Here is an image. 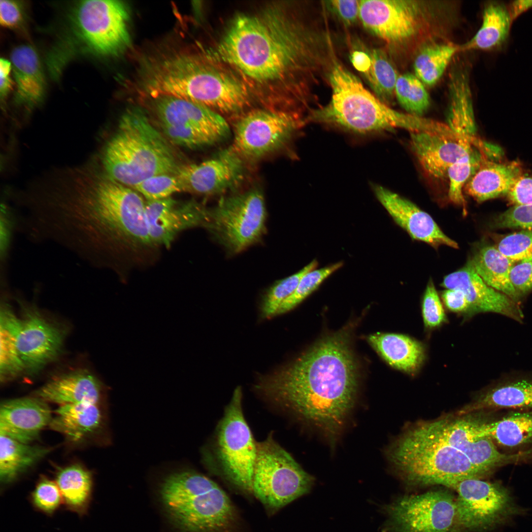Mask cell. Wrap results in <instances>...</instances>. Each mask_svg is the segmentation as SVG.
Returning a JSON list of instances; mask_svg holds the SVG:
<instances>
[{"label": "cell", "instance_id": "obj_40", "mask_svg": "<svg viewBox=\"0 0 532 532\" xmlns=\"http://www.w3.org/2000/svg\"><path fill=\"white\" fill-rule=\"evenodd\" d=\"M458 52L459 45L453 43H432L425 46L419 50L414 60V74L424 84L434 85Z\"/></svg>", "mask_w": 532, "mask_h": 532}, {"label": "cell", "instance_id": "obj_22", "mask_svg": "<svg viewBox=\"0 0 532 532\" xmlns=\"http://www.w3.org/2000/svg\"><path fill=\"white\" fill-rule=\"evenodd\" d=\"M153 99L156 113L163 124L192 128L213 143L224 139L230 133L229 125L224 118L208 107L170 96Z\"/></svg>", "mask_w": 532, "mask_h": 532}, {"label": "cell", "instance_id": "obj_36", "mask_svg": "<svg viewBox=\"0 0 532 532\" xmlns=\"http://www.w3.org/2000/svg\"><path fill=\"white\" fill-rule=\"evenodd\" d=\"M469 262L488 285L516 302L518 301L520 295L512 285L510 277L515 262L492 245H485L479 249Z\"/></svg>", "mask_w": 532, "mask_h": 532}, {"label": "cell", "instance_id": "obj_30", "mask_svg": "<svg viewBox=\"0 0 532 532\" xmlns=\"http://www.w3.org/2000/svg\"><path fill=\"white\" fill-rule=\"evenodd\" d=\"M478 432L501 447L532 454L524 450L532 452V410L511 411L492 421L483 420Z\"/></svg>", "mask_w": 532, "mask_h": 532}, {"label": "cell", "instance_id": "obj_27", "mask_svg": "<svg viewBox=\"0 0 532 532\" xmlns=\"http://www.w3.org/2000/svg\"><path fill=\"white\" fill-rule=\"evenodd\" d=\"M102 388L86 370H77L52 379L35 391V396L60 405L79 403L99 404Z\"/></svg>", "mask_w": 532, "mask_h": 532}, {"label": "cell", "instance_id": "obj_35", "mask_svg": "<svg viewBox=\"0 0 532 532\" xmlns=\"http://www.w3.org/2000/svg\"><path fill=\"white\" fill-rule=\"evenodd\" d=\"M10 59L17 98L29 104L38 102L43 96L45 82L36 52L29 45H20L12 50Z\"/></svg>", "mask_w": 532, "mask_h": 532}, {"label": "cell", "instance_id": "obj_28", "mask_svg": "<svg viewBox=\"0 0 532 532\" xmlns=\"http://www.w3.org/2000/svg\"><path fill=\"white\" fill-rule=\"evenodd\" d=\"M448 125L456 133L478 148L483 142L475 136L471 90L469 74L465 68L453 69L449 82Z\"/></svg>", "mask_w": 532, "mask_h": 532}, {"label": "cell", "instance_id": "obj_9", "mask_svg": "<svg viewBox=\"0 0 532 532\" xmlns=\"http://www.w3.org/2000/svg\"><path fill=\"white\" fill-rule=\"evenodd\" d=\"M446 5L437 1L361 0L359 18L371 33L409 53L441 35Z\"/></svg>", "mask_w": 532, "mask_h": 532}, {"label": "cell", "instance_id": "obj_8", "mask_svg": "<svg viewBox=\"0 0 532 532\" xmlns=\"http://www.w3.org/2000/svg\"><path fill=\"white\" fill-rule=\"evenodd\" d=\"M169 519L181 532H230L237 520L236 509L214 481L193 470L167 476L160 488Z\"/></svg>", "mask_w": 532, "mask_h": 532}, {"label": "cell", "instance_id": "obj_11", "mask_svg": "<svg viewBox=\"0 0 532 532\" xmlns=\"http://www.w3.org/2000/svg\"><path fill=\"white\" fill-rule=\"evenodd\" d=\"M252 494L274 512L307 494L314 478L272 438L257 442Z\"/></svg>", "mask_w": 532, "mask_h": 532}, {"label": "cell", "instance_id": "obj_24", "mask_svg": "<svg viewBox=\"0 0 532 532\" xmlns=\"http://www.w3.org/2000/svg\"><path fill=\"white\" fill-rule=\"evenodd\" d=\"M52 419L46 401L37 397L7 400L0 405V433L30 444Z\"/></svg>", "mask_w": 532, "mask_h": 532}, {"label": "cell", "instance_id": "obj_42", "mask_svg": "<svg viewBox=\"0 0 532 532\" xmlns=\"http://www.w3.org/2000/svg\"><path fill=\"white\" fill-rule=\"evenodd\" d=\"M485 159L477 150H474L454 163L448 169L447 176L449 180L448 198L453 203L462 205L466 212L463 191L469 178Z\"/></svg>", "mask_w": 532, "mask_h": 532}, {"label": "cell", "instance_id": "obj_47", "mask_svg": "<svg viewBox=\"0 0 532 532\" xmlns=\"http://www.w3.org/2000/svg\"><path fill=\"white\" fill-rule=\"evenodd\" d=\"M496 247L515 262L532 259V230L509 234L500 239Z\"/></svg>", "mask_w": 532, "mask_h": 532}, {"label": "cell", "instance_id": "obj_38", "mask_svg": "<svg viewBox=\"0 0 532 532\" xmlns=\"http://www.w3.org/2000/svg\"><path fill=\"white\" fill-rule=\"evenodd\" d=\"M50 451L42 446L31 445L0 435V481L3 487L14 482Z\"/></svg>", "mask_w": 532, "mask_h": 532}, {"label": "cell", "instance_id": "obj_49", "mask_svg": "<svg viewBox=\"0 0 532 532\" xmlns=\"http://www.w3.org/2000/svg\"><path fill=\"white\" fill-rule=\"evenodd\" d=\"M494 225L497 228L532 230V204L513 206L498 216Z\"/></svg>", "mask_w": 532, "mask_h": 532}, {"label": "cell", "instance_id": "obj_33", "mask_svg": "<svg viewBox=\"0 0 532 532\" xmlns=\"http://www.w3.org/2000/svg\"><path fill=\"white\" fill-rule=\"evenodd\" d=\"M512 23L508 7L504 4L488 2L483 9L481 27L469 40L459 45V51L501 49L507 42Z\"/></svg>", "mask_w": 532, "mask_h": 532}, {"label": "cell", "instance_id": "obj_45", "mask_svg": "<svg viewBox=\"0 0 532 532\" xmlns=\"http://www.w3.org/2000/svg\"><path fill=\"white\" fill-rule=\"evenodd\" d=\"M32 507L39 512L52 517L63 505L59 488L54 482L46 477H41L29 497Z\"/></svg>", "mask_w": 532, "mask_h": 532}, {"label": "cell", "instance_id": "obj_56", "mask_svg": "<svg viewBox=\"0 0 532 532\" xmlns=\"http://www.w3.org/2000/svg\"><path fill=\"white\" fill-rule=\"evenodd\" d=\"M11 70V62L1 58L0 60V92L1 97H4L11 89L12 82L10 75Z\"/></svg>", "mask_w": 532, "mask_h": 532}, {"label": "cell", "instance_id": "obj_46", "mask_svg": "<svg viewBox=\"0 0 532 532\" xmlns=\"http://www.w3.org/2000/svg\"><path fill=\"white\" fill-rule=\"evenodd\" d=\"M133 189L141 194L147 201L168 198L174 193L183 191L175 174H164L151 177Z\"/></svg>", "mask_w": 532, "mask_h": 532}, {"label": "cell", "instance_id": "obj_4", "mask_svg": "<svg viewBox=\"0 0 532 532\" xmlns=\"http://www.w3.org/2000/svg\"><path fill=\"white\" fill-rule=\"evenodd\" d=\"M142 91L150 97L170 96L198 103L217 112H240L249 94L235 76L199 54L177 51L151 61L141 77Z\"/></svg>", "mask_w": 532, "mask_h": 532}, {"label": "cell", "instance_id": "obj_16", "mask_svg": "<svg viewBox=\"0 0 532 532\" xmlns=\"http://www.w3.org/2000/svg\"><path fill=\"white\" fill-rule=\"evenodd\" d=\"M385 510L390 532H453L457 528L456 498L447 491L405 496Z\"/></svg>", "mask_w": 532, "mask_h": 532}, {"label": "cell", "instance_id": "obj_55", "mask_svg": "<svg viewBox=\"0 0 532 532\" xmlns=\"http://www.w3.org/2000/svg\"><path fill=\"white\" fill-rule=\"evenodd\" d=\"M446 307L451 311L465 312L469 311V304L465 295L457 289H446L441 295Z\"/></svg>", "mask_w": 532, "mask_h": 532}, {"label": "cell", "instance_id": "obj_44", "mask_svg": "<svg viewBox=\"0 0 532 532\" xmlns=\"http://www.w3.org/2000/svg\"><path fill=\"white\" fill-rule=\"evenodd\" d=\"M342 265V262H339L321 268L313 269L305 274L294 292L281 304L276 316L294 308Z\"/></svg>", "mask_w": 532, "mask_h": 532}, {"label": "cell", "instance_id": "obj_7", "mask_svg": "<svg viewBox=\"0 0 532 532\" xmlns=\"http://www.w3.org/2000/svg\"><path fill=\"white\" fill-rule=\"evenodd\" d=\"M387 457L407 481L419 485H442L484 475L462 452L440 435L432 421L405 430L390 446Z\"/></svg>", "mask_w": 532, "mask_h": 532}, {"label": "cell", "instance_id": "obj_50", "mask_svg": "<svg viewBox=\"0 0 532 532\" xmlns=\"http://www.w3.org/2000/svg\"><path fill=\"white\" fill-rule=\"evenodd\" d=\"M162 127L167 137L180 146L195 148L213 143L203 134L192 128L163 124Z\"/></svg>", "mask_w": 532, "mask_h": 532}, {"label": "cell", "instance_id": "obj_5", "mask_svg": "<svg viewBox=\"0 0 532 532\" xmlns=\"http://www.w3.org/2000/svg\"><path fill=\"white\" fill-rule=\"evenodd\" d=\"M330 102L310 111L307 122L337 126L360 133L402 128L435 133L437 121L397 111L373 95L360 79L337 61L329 77Z\"/></svg>", "mask_w": 532, "mask_h": 532}, {"label": "cell", "instance_id": "obj_21", "mask_svg": "<svg viewBox=\"0 0 532 532\" xmlns=\"http://www.w3.org/2000/svg\"><path fill=\"white\" fill-rule=\"evenodd\" d=\"M441 286L446 289L461 291L469 303L471 315L493 312L523 322L524 314L517 302L488 285L469 261L463 268L445 276Z\"/></svg>", "mask_w": 532, "mask_h": 532}, {"label": "cell", "instance_id": "obj_1", "mask_svg": "<svg viewBox=\"0 0 532 532\" xmlns=\"http://www.w3.org/2000/svg\"><path fill=\"white\" fill-rule=\"evenodd\" d=\"M213 55L256 82L290 80L306 99L337 61L327 31L272 6L237 14Z\"/></svg>", "mask_w": 532, "mask_h": 532}, {"label": "cell", "instance_id": "obj_37", "mask_svg": "<svg viewBox=\"0 0 532 532\" xmlns=\"http://www.w3.org/2000/svg\"><path fill=\"white\" fill-rule=\"evenodd\" d=\"M56 483L61 492L63 505L80 517L86 515L92 502L93 479L91 473L81 466L71 465L60 469Z\"/></svg>", "mask_w": 532, "mask_h": 532}, {"label": "cell", "instance_id": "obj_57", "mask_svg": "<svg viewBox=\"0 0 532 532\" xmlns=\"http://www.w3.org/2000/svg\"><path fill=\"white\" fill-rule=\"evenodd\" d=\"M532 8V0H515L508 8L512 22L521 14Z\"/></svg>", "mask_w": 532, "mask_h": 532}, {"label": "cell", "instance_id": "obj_18", "mask_svg": "<svg viewBox=\"0 0 532 532\" xmlns=\"http://www.w3.org/2000/svg\"><path fill=\"white\" fill-rule=\"evenodd\" d=\"M245 165V162L230 146L210 159L179 166L175 175L183 191L215 195L240 183L244 177Z\"/></svg>", "mask_w": 532, "mask_h": 532}, {"label": "cell", "instance_id": "obj_25", "mask_svg": "<svg viewBox=\"0 0 532 532\" xmlns=\"http://www.w3.org/2000/svg\"><path fill=\"white\" fill-rule=\"evenodd\" d=\"M410 145L423 170L436 179L447 176L454 163L474 151L466 140L430 132L410 133Z\"/></svg>", "mask_w": 532, "mask_h": 532}, {"label": "cell", "instance_id": "obj_31", "mask_svg": "<svg viewBox=\"0 0 532 532\" xmlns=\"http://www.w3.org/2000/svg\"><path fill=\"white\" fill-rule=\"evenodd\" d=\"M351 59L376 96L386 104L391 102L399 75L386 53L379 48L361 49L352 53Z\"/></svg>", "mask_w": 532, "mask_h": 532}, {"label": "cell", "instance_id": "obj_52", "mask_svg": "<svg viewBox=\"0 0 532 532\" xmlns=\"http://www.w3.org/2000/svg\"><path fill=\"white\" fill-rule=\"evenodd\" d=\"M327 2L331 10L347 25L354 23L359 18L360 0H333Z\"/></svg>", "mask_w": 532, "mask_h": 532}, {"label": "cell", "instance_id": "obj_34", "mask_svg": "<svg viewBox=\"0 0 532 532\" xmlns=\"http://www.w3.org/2000/svg\"><path fill=\"white\" fill-rule=\"evenodd\" d=\"M55 413L50 427L73 442H78L96 432L103 419L101 410L97 403L60 405Z\"/></svg>", "mask_w": 532, "mask_h": 532}, {"label": "cell", "instance_id": "obj_54", "mask_svg": "<svg viewBox=\"0 0 532 532\" xmlns=\"http://www.w3.org/2000/svg\"><path fill=\"white\" fill-rule=\"evenodd\" d=\"M23 12L21 5L16 1L0 0V23L7 28H15L22 22Z\"/></svg>", "mask_w": 532, "mask_h": 532}, {"label": "cell", "instance_id": "obj_29", "mask_svg": "<svg viewBox=\"0 0 532 532\" xmlns=\"http://www.w3.org/2000/svg\"><path fill=\"white\" fill-rule=\"evenodd\" d=\"M516 162L496 163L484 159L465 187L466 193L478 202L507 195L522 174Z\"/></svg>", "mask_w": 532, "mask_h": 532}, {"label": "cell", "instance_id": "obj_53", "mask_svg": "<svg viewBox=\"0 0 532 532\" xmlns=\"http://www.w3.org/2000/svg\"><path fill=\"white\" fill-rule=\"evenodd\" d=\"M507 196L515 205L532 204V175L522 174Z\"/></svg>", "mask_w": 532, "mask_h": 532}, {"label": "cell", "instance_id": "obj_41", "mask_svg": "<svg viewBox=\"0 0 532 532\" xmlns=\"http://www.w3.org/2000/svg\"><path fill=\"white\" fill-rule=\"evenodd\" d=\"M424 84L414 74L399 75L395 94L397 99L408 114L422 116L429 107L430 99Z\"/></svg>", "mask_w": 532, "mask_h": 532}, {"label": "cell", "instance_id": "obj_19", "mask_svg": "<svg viewBox=\"0 0 532 532\" xmlns=\"http://www.w3.org/2000/svg\"><path fill=\"white\" fill-rule=\"evenodd\" d=\"M145 214L149 238L155 247L168 248L179 233L197 227L206 228L209 209L194 201L180 204L171 197L147 201Z\"/></svg>", "mask_w": 532, "mask_h": 532}, {"label": "cell", "instance_id": "obj_39", "mask_svg": "<svg viewBox=\"0 0 532 532\" xmlns=\"http://www.w3.org/2000/svg\"><path fill=\"white\" fill-rule=\"evenodd\" d=\"M21 325L11 309L4 306L0 315V376L5 382L15 377L25 369L17 347V338Z\"/></svg>", "mask_w": 532, "mask_h": 532}, {"label": "cell", "instance_id": "obj_3", "mask_svg": "<svg viewBox=\"0 0 532 532\" xmlns=\"http://www.w3.org/2000/svg\"><path fill=\"white\" fill-rule=\"evenodd\" d=\"M146 202L110 178L67 196L56 213L53 238L90 262L138 260L155 247L148 231Z\"/></svg>", "mask_w": 532, "mask_h": 532}, {"label": "cell", "instance_id": "obj_15", "mask_svg": "<svg viewBox=\"0 0 532 532\" xmlns=\"http://www.w3.org/2000/svg\"><path fill=\"white\" fill-rule=\"evenodd\" d=\"M445 486L457 493L456 510L457 528L468 531L489 530L515 512L508 490L498 483L480 478L452 480Z\"/></svg>", "mask_w": 532, "mask_h": 532}, {"label": "cell", "instance_id": "obj_6", "mask_svg": "<svg viewBox=\"0 0 532 532\" xmlns=\"http://www.w3.org/2000/svg\"><path fill=\"white\" fill-rule=\"evenodd\" d=\"M103 164L109 178L133 188L151 177L175 174L179 167L166 139L138 107L123 114Z\"/></svg>", "mask_w": 532, "mask_h": 532}, {"label": "cell", "instance_id": "obj_13", "mask_svg": "<svg viewBox=\"0 0 532 532\" xmlns=\"http://www.w3.org/2000/svg\"><path fill=\"white\" fill-rule=\"evenodd\" d=\"M129 13L123 2L86 0L75 6L73 20L89 49L101 55L115 56L130 47Z\"/></svg>", "mask_w": 532, "mask_h": 532}, {"label": "cell", "instance_id": "obj_12", "mask_svg": "<svg viewBox=\"0 0 532 532\" xmlns=\"http://www.w3.org/2000/svg\"><path fill=\"white\" fill-rule=\"evenodd\" d=\"M266 218L263 193L255 188L221 199L209 209L205 228L229 253L235 254L260 239Z\"/></svg>", "mask_w": 532, "mask_h": 532}, {"label": "cell", "instance_id": "obj_14", "mask_svg": "<svg viewBox=\"0 0 532 532\" xmlns=\"http://www.w3.org/2000/svg\"><path fill=\"white\" fill-rule=\"evenodd\" d=\"M304 122L293 111L253 110L235 122L231 146L245 162L258 160L283 147Z\"/></svg>", "mask_w": 532, "mask_h": 532}, {"label": "cell", "instance_id": "obj_2", "mask_svg": "<svg viewBox=\"0 0 532 532\" xmlns=\"http://www.w3.org/2000/svg\"><path fill=\"white\" fill-rule=\"evenodd\" d=\"M357 364L347 330L322 339L288 364L260 377L264 398L335 438L356 403Z\"/></svg>", "mask_w": 532, "mask_h": 532}, {"label": "cell", "instance_id": "obj_20", "mask_svg": "<svg viewBox=\"0 0 532 532\" xmlns=\"http://www.w3.org/2000/svg\"><path fill=\"white\" fill-rule=\"evenodd\" d=\"M64 334L34 309L26 310L17 338L25 369L35 372L54 360L61 351Z\"/></svg>", "mask_w": 532, "mask_h": 532}, {"label": "cell", "instance_id": "obj_10", "mask_svg": "<svg viewBox=\"0 0 532 532\" xmlns=\"http://www.w3.org/2000/svg\"><path fill=\"white\" fill-rule=\"evenodd\" d=\"M241 388L238 386L217 425L211 458L225 480L250 494H252L257 442L244 418Z\"/></svg>", "mask_w": 532, "mask_h": 532}, {"label": "cell", "instance_id": "obj_17", "mask_svg": "<svg viewBox=\"0 0 532 532\" xmlns=\"http://www.w3.org/2000/svg\"><path fill=\"white\" fill-rule=\"evenodd\" d=\"M480 418L468 414L445 417L432 421L442 438L470 460L485 475L494 469L518 461L516 454L501 453L487 436H480L478 425Z\"/></svg>", "mask_w": 532, "mask_h": 532}, {"label": "cell", "instance_id": "obj_23", "mask_svg": "<svg viewBox=\"0 0 532 532\" xmlns=\"http://www.w3.org/2000/svg\"><path fill=\"white\" fill-rule=\"evenodd\" d=\"M374 190L394 221L412 239L435 248L441 245L458 248V243L444 234L432 217L415 204L384 187L375 186Z\"/></svg>", "mask_w": 532, "mask_h": 532}, {"label": "cell", "instance_id": "obj_48", "mask_svg": "<svg viewBox=\"0 0 532 532\" xmlns=\"http://www.w3.org/2000/svg\"><path fill=\"white\" fill-rule=\"evenodd\" d=\"M422 310L426 328L432 329L438 327L446 320L443 307L432 280L429 281L425 290Z\"/></svg>", "mask_w": 532, "mask_h": 532}, {"label": "cell", "instance_id": "obj_51", "mask_svg": "<svg viewBox=\"0 0 532 532\" xmlns=\"http://www.w3.org/2000/svg\"><path fill=\"white\" fill-rule=\"evenodd\" d=\"M510 280L514 287L521 295L532 290V259L519 262L510 271Z\"/></svg>", "mask_w": 532, "mask_h": 532}, {"label": "cell", "instance_id": "obj_26", "mask_svg": "<svg viewBox=\"0 0 532 532\" xmlns=\"http://www.w3.org/2000/svg\"><path fill=\"white\" fill-rule=\"evenodd\" d=\"M532 410V373L505 376L482 391L459 415L486 409Z\"/></svg>", "mask_w": 532, "mask_h": 532}, {"label": "cell", "instance_id": "obj_43", "mask_svg": "<svg viewBox=\"0 0 532 532\" xmlns=\"http://www.w3.org/2000/svg\"><path fill=\"white\" fill-rule=\"evenodd\" d=\"M317 266V261L314 260L297 273L278 281L272 285L262 299L261 317L263 319H270L276 316L281 304L294 292L303 275L315 269Z\"/></svg>", "mask_w": 532, "mask_h": 532}, {"label": "cell", "instance_id": "obj_32", "mask_svg": "<svg viewBox=\"0 0 532 532\" xmlns=\"http://www.w3.org/2000/svg\"><path fill=\"white\" fill-rule=\"evenodd\" d=\"M367 341L389 365L409 374L416 372L425 359L423 344L407 335L376 333L369 335Z\"/></svg>", "mask_w": 532, "mask_h": 532}]
</instances>
